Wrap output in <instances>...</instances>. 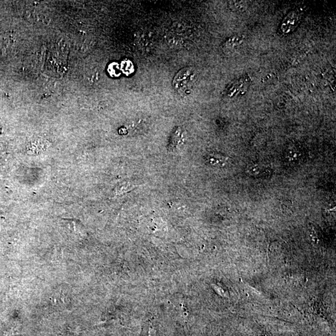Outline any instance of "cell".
Returning <instances> with one entry per match:
<instances>
[{
	"label": "cell",
	"instance_id": "obj_1",
	"mask_svg": "<svg viewBox=\"0 0 336 336\" xmlns=\"http://www.w3.org/2000/svg\"><path fill=\"white\" fill-rule=\"evenodd\" d=\"M197 80L196 70L192 67H185L178 72L172 80V87L181 95L190 93Z\"/></svg>",
	"mask_w": 336,
	"mask_h": 336
},
{
	"label": "cell",
	"instance_id": "obj_2",
	"mask_svg": "<svg viewBox=\"0 0 336 336\" xmlns=\"http://www.w3.org/2000/svg\"><path fill=\"white\" fill-rule=\"evenodd\" d=\"M301 19V15L299 11H291L282 22L280 31L283 35L293 32L299 26Z\"/></svg>",
	"mask_w": 336,
	"mask_h": 336
},
{
	"label": "cell",
	"instance_id": "obj_3",
	"mask_svg": "<svg viewBox=\"0 0 336 336\" xmlns=\"http://www.w3.org/2000/svg\"><path fill=\"white\" fill-rule=\"evenodd\" d=\"M208 161L215 167H224L227 163V158L219 154H212L207 158Z\"/></svg>",
	"mask_w": 336,
	"mask_h": 336
},
{
	"label": "cell",
	"instance_id": "obj_4",
	"mask_svg": "<svg viewBox=\"0 0 336 336\" xmlns=\"http://www.w3.org/2000/svg\"><path fill=\"white\" fill-rule=\"evenodd\" d=\"M246 173L251 176L257 177L261 176L263 172V168L261 165L252 163L248 165L246 168Z\"/></svg>",
	"mask_w": 336,
	"mask_h": 336
}]
</instances>
